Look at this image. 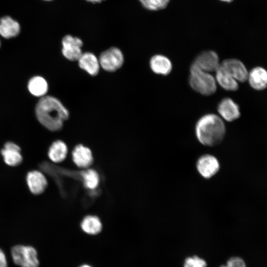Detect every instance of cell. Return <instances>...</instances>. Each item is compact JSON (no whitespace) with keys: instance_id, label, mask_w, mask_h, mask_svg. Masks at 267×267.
I'll use <instances>...</instances> for the list:
<instances>
[{"instance_id":"1","label":"cell","mask_w":267,"mask_h":267,"mask_svg":"<svg viewBox=\"0 0 267 267\" xmlns=\"http://www.w3.org/2000/svg\"><path fill=\"white\" fill-rule=\"evenodd\" d=\"M35 114L39 122L51 131L61 129L69 117V112L62 103L50 95L41 97L36 105Z\"/></svg>"},{"instance_id":"2","label":"cell","mask_w":267,"mask_h":267,"mask_svg":"<svg viewBox=\"0 0 267 267\" xmlns=\"http://www.w3.org/2000/svg\"><path fill=\"white\" fill-rule=\"evenodd\" d=\"M196 137L203 145L214 146L219 144L225 134V127L218 116L208 114L201 117L195 127Z\"/></svg>"},{"instance_id":"3","label":"cell","mask_w":267,"mask_h":267,"mask_svg":"<svg viewBox=\"0 0 267 267\" xmlns=\"http://www.w3.org/2000/svg\"><path fill=\"white\" fill-rule=\"evenodd\" d=\"M188 81L191 88L203 95H211L216 91L217 86L214 77L201 69L194 62L190 66Z\"/></svg>"},{"instance_id":"4","label":"cell","mask_w":267,"mask_h":267,"mask_svg":"<svg viewBox=\"0 0 267 267\" xmlns=\"http://www.w3.org/2000/svg\"><path fill=\"white\" fill-rule=\"evenodd\" d=\"M14 263L21 267H38L39 261L36 250L29 246L16 245L11 251Z\"/></svg>"},{"instance_id":"5","label":"cell","mask_w":267,"mask_h":267,"mask_svg":"<svg viewBox=\"0 0 267 267\" xmlns=\"http://www.w3.org/2000/svg\"><path fill=\"white\" fill-rule=\"evenodd\" d=\"M100 67L107 72H114L124 64V57L118 47H111L103 51L98 58Z\"/></svg>"},{"instance_id":"6","label":"cell","mask_w":267,"mask_h":267,"mask_svg":"<svg viewBox=\"0 0 267 267\" xmlns=\"http://www.w3.org/2000/svg\"><path fill=\"white\" fill-rule=\"evenodd\" d=\"M62 53L68 60L77 61L83 53V43L80 38L70 35H66L62 40Z\"/></svg>"},{"instance_id":"7","label":"cell","mask_w":267,"mask_h":267,"mask_svg":"<svg viewBox=\"0 0 267 267\" xmlns=\"http://www.w3.org/2000/svg\"><path fill=\"white\" fill-rule=\"evenodd\" d=\"M196 167L198 172L203 178H209L219 171L220 164L215 157L206 154L198 159Z\"/></svg>"},{"instance_id":"8","label":"cell","mask_w":267,"mask_h":267,"mask_svg":"<svg viewBox=\"0 0 267 267\" xmlns=\"http://www.w3.org/2000/svg\"><path fill=\"white\" fill-rule=\"evenodd\" d=\"M220 65L237 81L244 82L247 80L248 72L241 61L227 59L223 61Z\"/></svg>"},{"instance_id":"9","label":"cell","mask_w":267,"mask_h":267,"mask_svg":"<svg viewBox=\"0 0 267 267\" xmlns=\"http://www.w3.org/2000/svg\"><path fill=\"white\" fill-rule=\"evenodd\" d=\"M193 62L201 69L208 73L216 72L220 66L217 54L212 50L200 53Z\"/></svg>"},{"instance_id":"10","label":"cell","mask_w":267,"mask_h":267,"mask_svg":"<svg viewBox=\"0 0 267 267\" xmlns=\"http://www.w3.org/2000/svg\"><path fill=\"white\" fill-rule=\"evenodd\" d=\"M4 162L9 166H17L21 163L22 156L20 147L14 142H6L1 150Z\"/></svg>"},{"instance_id":"11","label":"cell","mask_w":267,"mask_h":267,"mask_svg":"<svg viewBox=\"0 0 267 267\" xmlns=\"http://www.w3.org/2000/svg\"><path fill=\"white\" fill-rule=\"evenodd\" d=\"M26 182L30 191L34 194L42 193L47 186V181L44 175L40 171L33 170L26 176Z\"/></svg>"},{"instance_id":"12","label":"cell","mask_w":267,"mask_h":267,"mask_svg":"<svg viewBox=\"0 0 267 267\" xmlns=\"http://www.w3.org/2000/svg\"><path fill=\"white\" fill-rule=\"evenodd\" d=\"M220 115L226 121H233L240 116L239 106L229 98L223 99L218 106Z\"/></svg>"},{"instance_id":"13","label":"cell","mask_w":267,"mask_h":267,"mask_svg":"<svg viewBox=\"0 0 267 267\" xmlns=\"http://www.w3.org/2000/svg\"><path fill=\"white\" fill-rule=\"evenodd\" d=\"M77 61L80 68L89 75L93 76L98 73L100 68L99 61L93 53L83 52Z\"/></svg>"},{"instance_id":"14","label":"cell","mask_w":267,"mask_h":267,"mask_svg":"<svg viewBox=\"0 0 267 267\" xmlns=\"http://www.w3.org/2000/svg\"><path fill=\"white\" fill-rule=\"evenodd\" d=\"M20 25L18 22L9 16L0 19V35L8 39L17 36L20 32Z\"/></svg>"},{"instance_id":"15","label":"cell","mask_w":267,"mask_h":267,"mask_svg":"<svg viewBox=\"0 0 267 267\" xmlns=\"http://www.w3.org/2000/svg\"><path fill=\"white\" fill-rule=\"evenodd\" d=\"M72 155L74 163L79 167L86 168L92 163L93 157L91 150L82 144L75 146Z\"/></svg>"},{"instance_id":"16","label":"cell","mask_w":267,"mask_h":267,"mask_svg":"<svg viewBox=\"0 0 267 267\" xmlns=\"http://www.w3.org/2000/svg\"><path fill=\"white\" fill-rule=\"evenodd\" d=\"M249 84L254 89L261 90L267 86V72L263 67H256L248 73V79Z\"/></svg>"},{"instance_id":"17","label":"cell","mask_w":267,"mask_h":267,"mask_svg":"<svg viewBox=\"0 0 267 267\" xmlns=\"http://www.w3.org/2000/svg\"><path fill=\"white\" fill-rule=\"evenodd\" d=\"M149 65L151 70L159 75H167L172 70V64L170 59L160 54L153 56L150 60Z\"/></svg>"},{"instance_id":"18","label":"cell","mask_w":267,"mask_h":267,"mask_svg":"<svg viewBox=\"0 0 267 267\" xmlns=\"http://www.w3.org/2000/svg\"><path fill=\"white\" fill-rule=\"evenodd\" d=\"M27 87L31 94L40 97L46 95L48 88L46 81L40 76L31 78L28 83Z\"/></svg>"},{"instance_id":"19","label":"cell","mask_w":267,"mask_h":267,"mask_svg":"<svg viewBox=\"0 0 267 267\" xmlns=\"http://www.w3.org/2000/svg\"><path fill=\"white\" fill-rule=\"evenodd\" d=\"M67 153L68 148L66 143L62 140H57L50 146L47 155L52 162L59 163L65 159Z\"/></svg>"},{"instance_id":"20","label":"cell","mask_w":267,"mask_h":267,"mask_svg":"<svg viewBox=\"0 0 267 267\" xmlns=\"http://www.w3.org/2000/svg\"><path fill=\"white\" fill-rule=\"evenodd\" d=\"M216 80L224 89L235 91L238 89L237 81L229 75L221 65L216 71Z\"/></svg>"},{"instance_id":"21","label":"cell","mask_w":267,"mask_h":267,"mask_svg":"<svg viewBox=\"0 0 267 267\" xmlns=\"http://www.w3.org/2000/svg\"><path fill=\"white\" fill-rule=\"evenodd\" d=\"M81 227L86 233L89 234H96L101 231L102 224L97 217L89 216L85 217L83 220Z\"/></svg>"},{"instance_id":"22","label":"cell","mask_w":267,"mask_h":267,"mask_svg":"<svg viewBox=\"0 0 267 267\" xmlns=\"http://www.w3.org/2000/svg\"><path fill=\"white\" fill-rule=\"evenodd\" d=\"M85 186L90 189L95 188L98 185L99 178L97 173L94 170L89 169L82 173Z\"/></svg>"},{"instance_id":"23","label":"cell","mask_w":267,"mask_h":267,"mask_svg":"<svg viewBox=\"0 0 267 267\" xmlns=\"http://www.w3.org/2000/svg\"><path fill=\"white\" fill-rule=\"evenodd\" d=\"M142 6L150 10H158L165 8L169 0H139Z\"/></svg>"},{"instance_id":"24","label":"cell","mask_w":267,"mask_h":267,"mask_svg":"<svg viewBox=\"0 0 267 267\" xmlns=\"http://www.w3.org/2000/svg\"><path fill=\"white\" fill-rule=\"evenodd\" d=\"M207 263L205 260L197 256L186 259L184 267H206Z\"/></svg>"},{"instance_id":"25","label":"cell","mask_w":267,"mask_h":267,"mask_svg":"<svg viewBox=\"0 0 267 267\" xmlns=\"http://www.w3.org/2000/svg\"><path fill=\"white\" fill-rule=\"evenodd\" d=\"M220 267H246L243 260L239 257H232L229 259L225 265Z\"/></svg>"},{"instance_id":"26","label":"cell","mask_w":267,"mask_h":267,"mask_svg":"<svg viewBox=\"0 0 267 267\" xmlns=\"http://www.w3.org/2000/svg\"><path fill=\"white\" fill-rule=\"evenodd\" d=\"M0 267H7V260L4 252L0 248Z\"/></svg>"},{"instance_id":"27","label":"cell","mask_w":267,"mask_h":267,"mask_svg":"<svg viewBox=\"0 0 267 267\" xmlns=\"http://www.w3.org/2000/svg\"><path fill=\"white\" fill-rule=\"evenodd\" d=\"M86 0L89 2H92V3H100L105 0Z\"/></svg>"},{"instance_id":"28","label":"cell","mask_w":267,"mask_h":267,"mask_svg":"<svg viewBox=\"0 0 267 267\" xmlns=\"http://www.w3.org/2000/svg\"><path fill=\"white\" fill-rule=\"evenodd\" d=\"M80 267H90V266L88 265H83L80 266Z\"/></svg>"},{"instance_id":"29","label":"cell","mask_w":267,"mask_h":267,"mask_svg":"<svg viewBox=\"0 0 267 267\" xmlns=\"http://www.w3.org/2000/svg\"><path fill=\"white\" fill-rule=\"evenodd\" d=\"M221 0L229 2V1H231L232 0Z\"/></svg>"},{"instance_id":"30","label":"cell","mask_w":267,"mask_h":267,"mask_svg":"<svg viewBox=\"0 0 267 267\" xmlns=\"http://www.w3.org/2000/svg\"><path fill=\"white\" fill-rule=\"evenodd\" d=\"M45 0V1H51V0Z\"/></svg>"},{"instance_id":"31","label":"cell","mask_w":267,"mask_h":267,"mask_svg":"<svg viewBox=\"0 0 267 267\" xmlns=\"http://www.w3.org/2000/svg\"></svg>"}]
</instances>
